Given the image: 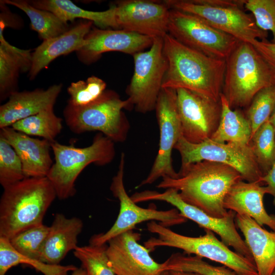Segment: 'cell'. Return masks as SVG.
<instances>
[{
  "label": "cell",
  "instance_id": "cell-1",
  "mask_svg": "<svg viewBox=\"0 0 275 275\" xmlns=\"http://www.w3.org/2000/svg\"><path fill=\"white\" fill-rule=\"evenodd\" d=\"M241 180L240 173L228 165L202 160L181 167L177 178L163 177L156 187L175 189L186 203L221 218L228 212L224 206L227 193Z\"/></svg>",
  "mask_w": 275,
  "mask_h": 275
},
{
  "label": "cell",
  "instance_id": "cell-2",
  "mask_svg": "<svg viewBox=\"0 0 275 275\" xmlns=\"http://www.w3.org/2000/svg\"><path fill=\"white\" fill-rule=\"evenodd\" d=\"M163 41L168 68L162 88L184 89L219 101L226 60L190 48L168 33L164 36Z\"/></svg>",
  "mask_w": 275,
  "mask_h": 275
},
{
  "label": "cell",
  "instance_id": "cell-3",
  "mask_svg": "<svg viewBox=\"0 0 275 275\" xmlns=\"http://www.w3.org/2000/svg\"><path fill=\"white\" fill-rule=\"evenodd\" d=\"M4 189L0 200V237L9 239L42 224L57 197L47 177L25 178Z\"/></svg>",
  "mask_w": 275,
  "mask_h": 275
},
{
  "label": "cell",
  "instance_id": "cell-4",
  "mask_svg": "<svg viewBox=\"0 0 275 275\" xmlns=\"http://www.w3.org/2000/svg\"><path fill=\"white\" fill-rule=\"evenodd\" d=\"M274 85V70L253 45L240 41L226 60L222 94L230 107L249 106L260 91Z\"/></svg>",
  "mask_w": 275,
  "mask_h": 275
},
{
  "label": "cell",
  "instance_id": "cell-5",
  "mask_svg": "<svg viewBox=\"0 0 275 275\" xmlns=\"http://www.w3.org/2000/svg\"><path fill=\"white\" fill-rule=\"evenodd\" d=\"M114 144L100 132L86 147L62 144L56 141L51 143L55 161L47 177L53 185L57 197L65 200L75 194L76 180L89 164L104 166L112 162L116 154Z\"/></svg>",
  "mask_w": 275,
  "mask_h": 275
},
{
  "label": "cell",
  "instance_id": "cell-6",
  "mask_svg": "<svg viewBox=\"0 0 275 275\" xmlns=\"http://www.w3.org/2000/svg\"><path fill=\"white\" fill-rule=\"evenodd\" d=\"M131 108L127 99L122 100L116 92L105 90L88 105L67 104L63 116L66 125L74 133L98 131L114 143H122L126 140L130 127L122 110Z\"/></svg>",
  "mask_w": 275,
  "mask_h": 275
},
{
  "label": "cell",
  "instance_id": "cell-7",
  "mask_svg": "<svg viewBox=\"0 0 275 275\" xmlns=\"http://www.w3.org/2000/svg\"><path fill=\"white\" fill-rule=\"evenodd\" d=\"M147 228L149 232L158 236L144 242V246L152 251L159 246L177 248L183 250L184 254H194L221 263L236 275H258L254 261L231 251L209 230H204V235L189 237L176 233L155 221L147 224Z\"/></svg>",
  "mask_w": 275,
  "mask_h": 275
},
{
  "label": "cell",
  "instance_id": "cell-8",
  "mask_svg": "<svg viewBox=\"0 0 275 275\" xmlns=\"http://www.w3.org/2000/svg\"><path fill=\"white\" fill-rule=\"evenodd\" d=\"M170 8L193 15L213 28L240 41L252 45L267 40L268 32L260 29L252 15L243 10L244 1L167 0Z\"/></svg>",
  "mask_w": 275,
  "mask_h": 275
},
{
  "label": "cell",
  "instance_id": "cell-9",
  "mask_svg": "<svg viewBox=\"0 0 275 275\" xmlns=\"http://www.w3.org/2000/svg\"><path fill=\"white\" fill-rule=\"evenodd\" d=\"M125 155L120 156L118 170L112 178L110 190L113 195L118 199L120 210L118 217L112 227L106 232L92 236L89 244L101 245L109 239L122 233L133 230L135 225L148 221H157L161 225L169 227L187 222L176 208L168 210H158L156 208H143L139 206L129 197L125 188L123 178Z\"/></svg>",
  "mask_w": 275,
  "mask_h": 275
},
{
  "label": "cell",
  "instance_id": "cell-10",
  "mask_svg": "<svg viewBox=\"0 0 275 275\" xmlns=\"http://www.w3.org/2000/svg\"><path fill=\"white\" fill-rule=\"evenodd\" d=\"M133 57L134 72L126 93L131 107L146 114L155 110L168 68L163 38H154L148 50L138 52Z\"/></svg>",
  "mask_w": 275,
  "mask_h": 275
},
{
  "label": "cell",
  "instance_id": "cell-11",
  "mask_svg": "<svg viewBox=\"0 0 275 275\" xmlns=\"http://www.w3.org/2000/svg\"><path fill=\"white\" fill-rule=\"evenodd\" d=\"M174 149L181 156V167L202 160L211 161L233 168L246 182L263 183L261 179L263 174L249 144L221 143L210 139L194 144L187 141L182 136Z\"/></svg>",
  "mask_w": 275,
  "mask_h": 275
},
{
  "label": "cell",
  "instance_id": "cell-12",
  "mask_svg": "<svg viewBox=\"0 0 275 275\" xmlns=\"http://www.w3.org/2000/svg\"><path fill=\"white\" fill-rule=\"evenodd\" d=\"M168 34L190 48L225 60L240 42L193 15L173 9H170Z\"/></svg>",
  "mask_w": 275,
  "mask_h": 275
},
{
  "label": "cell",
  "instance_id": "cell-13",
  "mask_svg": "<svg viewBox=\"0 0 275 275\" xmlns=\"http://www.w3.org/2000/svg\"><path fill=\"white\" fill-rule=\"evenodd\" d=\"M131 198L136 203L156 200L171 204L187 219L193 221L204 230L216 233L226 245L232 246L236 253L254 261L249 248L236 229L235 222L236 213L235 212L229 210L226 216L221 218L209 215L184 202L178 191L171 188L166 189L162 193L149 190L136 192L131 196Z\"/></svg>",
  "mask_w": 275,
  "mask_h": 275
},
{
  "label": "cell",
  "instance_id": "cell-14",
  "mask_svg": "<svg viewBox=\"0 0 275 275\" xmlns=\"http://www.w3.org/2000/svg\"><path fill=\"white\" fill-rule=\"evenodd\" d=\"M155 110L159 129L158 151L149 173L138 187L152 184L160 177H178L172 159V150L182 136L176 90L162 88Z\"/></svg>",
  "mask_w": 275,
  "mask_h": 275
},
{
  "label": "cell",
  "instance_id": "cell-15",
  "mask_svg": "<svg viewBox=\"0 0 275 275\" xmlns=\"http://www.w3.org/2000/svg\"><path fill=\"white\" fill-rule=\"evenodd\" d=\"M182 135L187 141L198 144L210 139L219 123V101L184 89L176 90Z\"/></svg>",
  "mask_w": 275,
  "mask_h": 275
},
{
  "label": "cell",
  "instance_id": "cell-16",
  "mask_svg": "<svg viewBox=\"0 0 275 275\" xmlns=\"http://www.w3.org/2000/svg\"><path fill=\"white\" fill-rule=\"evenodd\" d=\"M141 236L130 230L107 242L106 254L116 275H161L165 271L163 263L151 257L153 251L138 242Z\"/></svg>",
  "mask_w": 275,
  "mask_h": 275
},
{
  "label": "cell",
  "instance_id": "cell-17",
  "mask_svg": "<svg viewBox=\"0 0 275 275\" xmlns=\"http://www.w3.org/2000/svg\"><path fill=\"white\" fill-rule=\"evenodd\" d=\"M115 6L119 29L153 38H163L168 33L170 9L164 2L127 0Z\"/></svg>",
  "mask_w": 275,
  "mask_h": 275
},
{
  "label": "cell",
  "instance_id": "cell-18",
  "mask_svg": "<svg viewBox=\"0 0 275 275\" xmlns=\"http://www.w3.org/2000/svg\"><path fill=\"white\" fill-rule=\"evenodd\" d=\"M154 38L122 30L93 28L85 38L84 45L77 51L80 60L87 64L100 58L103 53L119 51L133 56L150 47Z\"/></svg>",
  "mask_w": 275,
  "mask_h": 275
},
{
  "label": "cell",
  "instance_id": "cell-19",
  "mask_svg": "<svg viewBox=\"0 0 275 275\" xmlns=\"http://www.w3.org/2000/svg\"><path fill=\"white\" fill-rule=\"evenodd\" d=\"M0 134L19 157L25 178L47 177L53 163L50 142L32 138L11 127L1 129Z\"/></svg>",
  "mask_w": 275,
  "mask_h": 275
},
{
  "label": "cell",
  "instance_id": "cell-20",
  "mask_svg": "<svg viewBox=\"0 0 275 275\" xmlns=\"http://www.w3.org/2000/svg\"><path fill=\"white\" fill-rule=\"evenodd\" d=\"M62 85H53L47 90L15 92L0 106V129L11 127L17 121L53 108Z\"/></svg>",
  "mask_w": 275,
  "mask_h": 275
},
{
  "label": "cell",
  "instance_id": "cell-21",
  "mask_svg": "<svg viewBox=\"0 0 275 275\" xmlns=\"http://www.w3.org/2000/svg\"><path fill=\"white\" fill-rule=\"evenodd\" d=\"M259 182L240 180L234 184L224 200L225 209L239 215H246L260 226L266 225L275 231V215L268 214L264 206L266 186Z\"/></svg>",
  "mask_w": 275,
  "mask_h": 275
},
{
  "label": "cell",
  "instance_id": "cell-22",
  "mask_svg": "<svg viewBox=\"0 0 275 275\" xmlns=\"http://www.w3.org/2000/svg\"><path fill=\"white\" fill-rule=\"evenodd\" d=\"M93 23L88 20L81 22L60 35L44 40L32 54L30 79H34L58 57L78 51L84 45Z\"/></svg>",
  "mask_w": 275,
  "mask_h": 275
},
{
  "label": "cell",
  "instance_id": "cell-23",
  "mask_svg": "<svg viewBox=\"0 0 275 275\" xmlns=\"http://www.w3.org/2000/svg\"><path fill=\"white\" fill-rule=\"evenodd\" d=\"M235 222L251 252L258 275H272L275 269V231L263 229L246 215L236 214Z\"/></svg>",
  "mask_w": 275,
  "mask_h": 275
},
{
  "label": "cell",
  "instance_id": "cell-24",
  "mask_svg": "<svg viewBox=\"0 0 275 275\" xmlns=\"http://www.w3.org/2000/svg\"><path fill=\"white\" fill-rule=\"evenodd\" d=\"M83 228L82 221L76 217L67 218L61 213L55 214L46 239L40 261L59 265L67 253L78 246L77 237Z\"/></svg>",
  "mask_w": 275,
  "mask_h": 275
},
{
  "label": "cell",
  "instance_id": "cell-25",
  "mask_svg": "<svg viewBox=\"0 0 275 275\" xmlns=\"http://www.w3.org/2000/svg\"><path fill=\"white\" fill-rule=\"evenodd\" d=\"M4 26L0 32V96L4 100L16 92V79L20 71L30 69L32 54L29 50H21L11 45L4 38Z\"/></svg>",
  "mask_w": 275,
  "mask_h": 275
},
{
  "label": "cell",
  "instance_id": "cell-26",
  "mask_svg": "<svg viewBox=\"0 0 275 275\" xmlns=\"http://www.w3.org/2000/svg\"><path fill=\"white\" fill-rule=\"evenodd\" d=\"M28 2L37 8L52 12L65 23L76 18H82L92 21L99 27L118 29L115 5L105 11H93L83 9L69 0H36Z\"/></svg>",
  "mask_w": 275,
  "mask_h": 275
},
{
  "label": "cell",
  "instance_id": "cell-27",
  "mask_svg": "<svg viewBox=\"0 0 275 275\" xmlns=\"http://www.w3.org/2000/svg\"><path fill=\"white\" fill-rule=\"evenodd\" d=\"M220 102L222 112L219 123L210 139L221 143L249 144L252 130L246 116L238 109H232L222 93Z\"/></svg>",
  "mask_w": 275,
  "mask_h": 275
},
{
  "label": "cell",
  "instance_id": "cell-28",
  "mask_svg": "<svg viewBox=\"0 0 275 275\" xmlns=\"http://www.w3.org/2000/svg\"><path fill=\"white\" fill-rule=\"evenodd\" d=\"M4 3L23 11L30 20L31 29L37 32L43 41L60 35L69 30L67 23L63 21L55 14L37 8L28 1L6 0Z\"/></svg>",
  "mask_w": 275,
  "mask_h": 275
},
{
  "label": "cell",
  "instance_id": "cell-29",
  "mask_svg": "<svg viewBox=\"0 0 275 275\" xmlns=\"http://www.w3.org/2000/svg\"><path fill=\"white\" fill-rule=\"evenodd\" d=\"M28 264L44 275H68L77 267L73 265H52L25 257L17 252L9 239L0 237V275H6L13 266Z\"/></svg>",
  "mask_w": 275,
  "mask_h": 275
},
{
  "label": "cell",
  "instance_id": "cell-30",
  "mask_svg": "<svg viewBox=\"0 0 275 275\" xmlns=\"http://www.w3.org/2000/svg\"><path fill=\"white\" fill-rule=\"evenodd\" d=\"M11 127L28 135L41 137L52 143L62 130V119L52 108L20 120Z\"/></svg>",
  "mask_w": 275,
  "mask_h": 275
},
{
  "label": "cell",
  "instance_id": "cell-31",
  "mask_svg": "<svg viewBox=\"0 0 275 275\" xmlns=\"http://www.w3.org/2000/svg\"><path fill=\"white\" fill-rule=\"evenodd\" d=\"M249 145L263 175H265L275 161V134L269 120L253 135Z\"/></svg>",
  "mask_w": 275,
  "mask_h": 275
},
{
  "label": "cell",
  "instance_id": "cell-32",
  "mask_svg": "<svg viewBox=\"0 0 275 275\" xmlns=\"http://www.w3.org/2000/svg\"><path fill=\"white\" fill-rule=\"evenodd\" d=\"M165 270L193 272L201 275H236L225 266H215L202 258L186 254H173L163 262ZM272 275H275V269Z\"/></svg>",
  "mask_w": 275,
  "mask_h": 275
},
{
  "label": "cell",
  "instance_id": "cell-33",
  "mask_svg": "<svg viewBox=\"0 0 275 275\" xmlns=\"http://www.w3.org/2000/svg\"><path fill=\"white\" fill-rule=\"evenodd\" d=\"M49 227L43 224L26 229L9 239L13 248L28 258L40 260Z\"/></svg>",
  "mask_w": 275,
  "mask_h": 275
},
{
  "label": "cell",
  "instance_id": "cell-34",
  "mask_svg": "<svg viewBox=\"0 0 275 275\" xmlns=\"http://www.w3.org/2000/svg\"><path fill=\"white\" fill-rule=\"evenodd\" d=\"M106 248V244L78 246L73 254L88 275H116L109 265Z\"/></svg>",
  "mask_w": 275,
  "mask_h": 275
},
{
  "label": "cell",
  "instance_id": "cell-35",
  "mask_svg": "<svg viewBox=\"0 0 275 275\" xmlns=\"http://www.w3.org/2000/svg\"><path fill=\"white\" fill-rule=\"evenodd\" d=\"M274 107L275 85L260 91L249 106L245 116L251 125L252 136L269 120Z\"/></svg>",
  "mask_w": 275,
  "mask_h": 275
},
{
  "label": "cell",
  "instance_id": "cell-36",
  "mask_svg": "<svg viewBox=\"0 0 275 275\" xmlns=\"http://www.w3.org/2000/svg\"><path fill=\"white\" fill-rule=\"evenodd\" d=\"M25 178L21 160L0 134V183L3 188Z\"/></svg>",
  "mask_w": 275,
  "mask_h": 275
},
{
  "label": "cell",
  "instance_id": "cell-37",
  "mask_svg": "<svg viewBox=\"0 0 275 275\" xmlns=\"http://www.w3.org/2000/svg\"><path fill=\"white\" fill-rule=\"evenodd\" d=\"M106 86L104 80L95 76L88 77L86 81L73 82L67 89L70 95L68 104L74 106L88 105L103 94Z\"/></svg>",
  "mask_w": 275,
  "mask_h": 275
},
{
  "label": "cell",
  "instance_id": "cell-38",
  "mask_svg": "<svg viewBox=\"0 0 275 275\" xmlns=\"http://www.w3.org/2000/svg\"><path fill=\"white\" fill-rule=\"evenodd\" d=\"M243 6L251 12L260 29L271 32L275 43V0H244Z\"/></svg>",
  "mask_w": 275,
  "mask_h": 275
},
{
  "label": "cell",
  "instance_id": "cell-39",
  "mask_svg": "<svg viewBox=\"0 0 275 275\" xmlns=\"http://www.w3.org/2000/svg\"><path fill=\"white\" fill-rule=\"evenodd\" d=\"M275 71V43L256 40L252 44Z\"/></svg>",
  "mask_w": 275,
  "mask_h": 275
},
{
  "label": "cell",
  "instance_id": "cell-40",
  "mask_svg": "<svg viewBox=\"0 0 275 275\" xmlns=\"http://www.w3.org/2000/svg\"><path fill=\"white\" fill-rule=\"evenodd\" d=\"M261 181L267 185V194L273 197V204L275 206V161L270 170L262 177Z\"/></svg>",
  "mask_w": 275,
  "mask_h": 275
},
{
  "label": "cell",
  "instance_id": "cell-41",
  "mask_svg": "<svg viewBox=\"0 0 275 275\" xmlns=\"http://www.w3.org/2000/svg\"><path fill=\"white\" fill-rule=\"evenodd\" d=\"M171 275H201L199 273L187 272V271H170Z\"/></svg>",
  "mask_w": 275,
  "mask_h": 275
},
{
  "label": "cell",
  "instance_id": "cell-42",
  "mask_svg": "<svg viewBox=\"0 0 275 275\" xmlns=\"http://www.w3.org/2000/svg\"><path fill=\"white\" fill-rule=\"evenodd\" d=\"M71 275H88V274L86 270L81 267L80 268H77L72 271Z\"/></svg>",
  "mask_w": 275,
  "mask_h": 275
},
{
  "label": "cell",
  "instance_id": "cell-43",
  "mask_svg": "<svg viewBox=\"0 0 275 275\" xmlns=\"http://www.w3.org/2000/svg\"><path fill=\"white\" fill-rule=\"evenodd\" d=\"M269 121L273 127L275 134V107L269 117Z\"/></svg>",
  "mask_w": 275,
  "mask_h": 275
},
{
  "label": "cell",
  "instance_id": "cell-44",
  "mask_svg": "<svg viewBox=\"0 0 275 275\" xmlns=\"http://www.w3.org/2000/svg\"><path fill=\"white\" fill-rule=\"evenodd\" d=\"M161 275H171V274L169 270H165L161 273Z\"/></svg>",
  "mask_w": 275,
  "mask_h": 275
}]
</instances>
